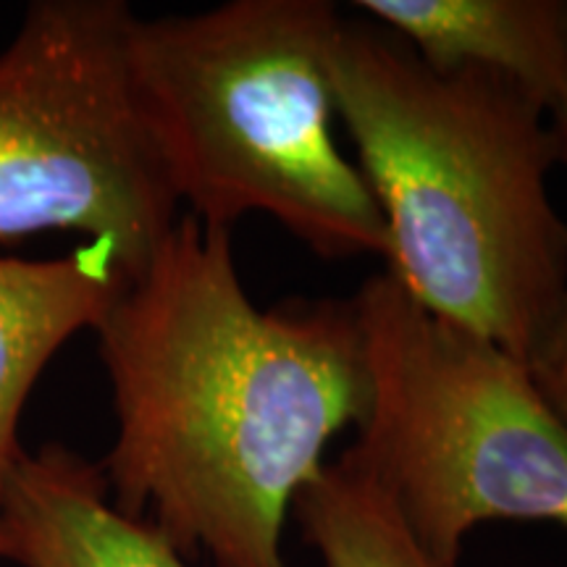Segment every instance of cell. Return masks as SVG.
Masks as SVG:
<instances>
[{
	"mask_svg": "<svg viewBox=\"0 0 567 567\" xmlns=\"http://www.w3.org/2000/svg\"><path fill=\"white\" fill-rule=\"evenodd\" d=\"M95 331L116 410L101 465L113 505L184 557L292 567L295 499L371 400L352 297L258 308L231 229L187 213Z\"/></svg>",
	"mask_w": 567,
	"mask_h": 567,
	"instance_id": "1",
	"label": "cell"
},
{
	"mask_svg": "<svg viewBox=\"0 0 567 567\" xmlns=\"http://www.w3.org/2000/svg\"><path fill=\"white\" fill-rule=\"evenodd\" d=\"M337 116L386 229V274L425 310L534 365L567 287L551 111L486 71H436L384 27L342 19Z\"/></svg>",
	"mask_w": 567,
	"mask_h": 567,
	"instance_id": "2",
	"label": "cell"
},
{
	"mask_svg": "<svg viewBox=\"0 0 567 567\" xmlns=\"http://www.w3.org/2000/svg\"><path fill=\"white\" fill-rule=\"evenodd\" d=\"M329 0H229L134 19L132 63L179 203L231 229L271 216L323 260L386 255L371 189L339 151Z\"/></svg>",
	"mask_w": 567,
	"mask_h": 567,
	"instance_id": "3",
	"label": "cell"
},
{
	"mask_svg": "<svg viewBox=\"0 0 567 567\" xmlns=\"http://www.w3.org/2000/svg\"><path fill=\"white\" fill-rule=\"evenodd\" d=\"M371 400L344 452L431 555L484 523L567 528V425L528 363L415 302L386 271L352 295Z\"/></svg>",
	"mask_w": 567,
	"mask_h": 567,
	"instance_id": "4",
	"label": "cell"
},
{
	"mask_svg": "<svg viewBox=\"0 0 567 567\" xmlns=\"http://www.w3.org/2000/svg\"><path fill=\"white\" fill-rule=\"evenodd\" d=\"M124 0H38L0 53V245L74 231L137 276L179 221Z\"/></svg>",
	"mask_w": 567,
	"mask_h": 567,
	"instance_id": "5",
	"label": "cell"
},
{
	"mask_svg": "<svg viewBox=\"0 0 567 567\" xmlns=\"http://www.w3.org/2000/svg\"><path fill=\"white\" fill-rule=\"evenodd\" d=\"M0 520L21 567H189L158 528L113 505L101 465L59 444L21 452Z\"/></svg>",
	"mask_w": 567,
	"mask_h": 567,
	"instance_id": "6",
	"label": "cell"
},
{
	"mask_svg": "<svg viewBox=\"0 0 567 567\" xmlns=\"http://www.w3.org/2000/svg\"><path fill=\"white\" fill-rule=\"evenodd\" d=\"M436 71L505 76L555 111L567 95V0H354Z\"/></svg>",
	"mask_w": 567,
	"mask_h": 567,
	"instance_id": "7",
	"label": "cell"
},
{
	"mask_svg": "<svg viewBox=\"0 0 567 567\" xmlns=\"http://www.w3.org/2000/svg\"><path fill=\"white\" fill-rule=\"evenodd\" d=\"M126 284L116 255L80 245L63 258H0V496L21 457L19 421L53 354L97 329Z\"/></svg>",
	"mask_w": 567,
	"mask_h": 567,
	"instance_id": "8",
	"label": "cell"
},
{
	"mask_svg": "<svg viewBox=\"0 0 567 567\" xmlns=\"http://www.w3.org/2000/svg\"><path fill=\"white\" fill-rule=\"evenodd\" d=\"M292 515L323 567H455L417 542L384 492L344 455L302 488Z\"/></svg>",
	"mask_w": 567,
	"mask_h": 567,
	"instance_id": "9",
	"label": "cell"
},
{
	"mask_svg": "<svg viewBox=\"0 0 567 567\" xmlns=\"http://www.w3.org/2000/svg\"><path fill=\"white\" fill-rule=\"evenodd\" d=\"M551 122L559 134V145H563V163L567 166V95L565 101L551 111ZM538 389L547 396V402L555 408V413L563 417L567 425V287L563 305H559V313L555 321V329L544 344V350L538 352V358L530 365Z\"/></svg>",
	"mask_w": 567,
	"mask_h": 567,
	"instance_id": "10",
	"label": "cell"
},
{
	"mask_svg": "<svg viewBox=\"0 0 567 567\" xmlns=\"http://www.w3.org/2000/svg\"><path fill=\"white\" fill-rule=\"evenodd\" d=\"M11 538H9V530H6L3 520H0V559H11Z\"/></svg>",
	"mask_w": 567,
	"mask_h": 567,
	"instance_id": "11",
	"label": "cell"
}]
</instances>
